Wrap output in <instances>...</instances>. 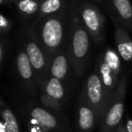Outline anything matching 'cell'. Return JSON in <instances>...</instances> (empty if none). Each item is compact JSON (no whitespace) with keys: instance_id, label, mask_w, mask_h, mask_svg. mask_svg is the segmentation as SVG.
<instances>
[{"instance_id":"6da1fadb","label":"cell","mask_w":132,"mask_h":132,"mask_svg":"<svg viewBox=\"0 0 132 132\" xmlns=\"http://www.w3.org/2000/svg\"><path fill=\"white\" fill-rule=\"evenodd\" d=\"M76 3V0H72L70 8L66 53L76 75L81 76L87 68L90 49V36L78 15Z\"/></svg>"},{"instance_id":"7a4b0ae2","label":"cell","mask_w":132,"mask_h":132,"mask_svg":"<svg viewBox=\"0 0 132 132\" xmlns=\"http://www.w3.org/2000/svg\"><path fill=\"white\" fill-rule=\"evenodd\" d=\"M70 8L59 15L46 17L36 22L37 28L34 29V32L49 61L63 46L66 22L70 15Z\"/></svg>"},{"instance_id":"3957f363","label":"cell","mask_w":132,"mask_h":132,"mask_svg":"<svg viewBox=\"0 0 132 132\" xmlns=\"http://www.w3.org/2000/svg\"><path fill=\"white\" fill-rule=\"evenodd\" d=\"M128 86V76L125 74L119 79L115 90L111 93L101 111L99 119L100 132H112L121 122L124 115L125 98Z\"/></svg>"},{"instance_id":"277c9868","label":"cell","mask_w":132,"mask_h":132,"mask_svg":"<svg viewBox=\"0 0 132 132\" xmlns=\"http://www.w3.org/2000/svg\"><path fill=\"white\" fill-rule=\"evenodd\" d=\"M24 49L35 74L38 90L49 77L50 61L37 41L34 29H28L24 41Z\"/></svg>"},{"instance_id":"5b68a950","label":"cell","mask_w":132,"mask_h":132,"mask_svg":"<svg viewBox=\"0 0 132 132\" xmlns=\"http://www.w3.org/2000/svg\"><path fill=\"white\" fill-rule=\"evenodd\" d=\"M78 15L90 36L98 44L105 41V17L100 8L90 2L76 3Z\"/></svg>"},{"instance_id":"8992f818","label":"cell","mask_w":132,"mask_h":132,"mask_svg":"<svg viewBox=\"0 0 132 132\" xmlns=\"http://www.w3.org/2000/svg\"><path fill=\"white\" fill-rule=\"evenodd\" d=\"M81 98L94 110L99 122L101 111L106 103V97L102 83L96 70L87 78Z\"/></svg>"},{"instance_id":"52a82bcc","label":"cell","mask_w":132,"mask_h":132,"mask_svg":"<svg viewBox=\"0 0 132 132\" xmlns=\"http://www.w3.org/2000/svg\"><path fill=\"white\" fill-rule=\"evenodd\" d=\"M15 63H16L17 73L24 89L27 93L31 94L32 96L36 95L39 90L37 87L36 79H35V74L29 58L23 46H21L18 49Z\"/></svg>"},{"instance_id":"ba28073f","label":"cell","mask_w":132,"mask_h":132,"mask_svg":"<svg viewBox=\"0 0 132 132\" xmlns=\"http://www.w3.org/2000/svg\"><path fill=\"white\" fill-rule=\"evenodd\" d=\"M106 6L117 26L132 32V4L129 0H106Z\"/></svg>"},{"instance_id":"9c48e42d","label":"cell","mask_w":132,"mask_h":132,"mask_svg":"<svg viewBox=\"0 0 132 132\" xmlns=\"http://www.w3.org/2000/svg\"><path fill=\"white\" fill-rule=\"evenodd\" d=\"M28 111L31 119L36 120L49 132H62L63 128L62 124L51 111L46 110L45 108L33 106L29 109Z\"/></svg>"},{"instance_id":"30bf717a","label":"cell","mask_w":132,"mask_h":132,"mask_svg":"<svg viewBox=\"0 0 132 132\" xmlns=\"http://www.w3.org/2000/svg\"><path fill=\"white\" fill-rule=\"evenodd\" d=\"M70 65L71 63L67 53L62 48L52 57L50 61L49 76L56 78L62 82L68 76Z\"/></svg>"},{"instance_id":"8fae6325","label":"cell","mask_w":132,"mask_h":132,"mask_svg":"<svg viewBox=\"0 0 132 132\" xmlns=\"http://www.w3.org/2000/svg\"><path fill=\"white\" fill-rule=\"evenodd\" d=\"M98 124V118L90 105L81 98L78 106L77 127L80 132H92Z\"/></svg>"},{"instance_id":"7c38bea8","label":"cell","mask_w":132,"mask_h":132,"mask_svg":"<svg viewBox=\"0 0 132 132\" xmlns=\"http://www.w3.org/2000/svg\"><path fill=\"white\" fill-rule=\"evenodd\" d=\"M95 70L97 71L101 81L102 83L107 101V100L110 98V96L111 95V93L117 86L119 77L113 73V72L110 70V68L104 62L101 55H100L99 59H98V64L96 65Z\"/></svg>"},{"instance_id":"4fadbf2b","label":"cell","mask_w":132,"mask_h":132,"mask_svg":"<svg viewBox=\"0 0 132 132\" xmlns=\"http://www.w3.org/2000/svg\"><path fill=\"white\" fill-rule=\"evenodd\" d=\"M72 2V0H41L36 22L67 11Z\"/></svg>"},{"instance_id":"5bb4252c","label":"cell","mask_w":132,"mask_h":132,"mask_svg":"<svg viewBox=\"0 0 132 132\" xmlns=\"http://www.w3.org/2000/svg\"><path fill=\"white\" fill-rule=\"evenodd\" d=\"M114 37L119 55L126 62H132V39L128 31L116 24Z\"/></svg>"},{"instance_id":"9a60e30c","label":"cell","mask_w":132,"mask_h":132,"mask_svg":"<svg viewBox=\"0 0 132 132\" xmlns=\"http://www.w3.org/2000/svg\"><path fill=\"white\" fill-rule=\"evenodd\" d=\"M39 92H44L53 99L62 103L65 97V90H64L63 83L60 80L52 77V76H49L48 79L44 81Z\"/></svg>"},{"instance_id":"2e32d148","label":"cell","mask_w":132,"mask_h":132,"mask_svg":"<svg viewBox=\"0 0 132 132\" xmlns=\"http://www.w3.org/2000/svg\"><path fill=\"white\" fill-rule=\"evenodd\" d=\"M0 116L7 132H20L19 124L15 114L0 96Z\"/></svg>"},{"instance_id":"e0dca14e","label":"cell","mask_w":132,"mask_h":132,"mask_svg":"<svg viewBox=\"0 0 132 132\" xmlns=\"http://www.w3.org/2000/svg\"><path fill=\"white\" fill-rule=\"evenodd\" d=\"M23 17L29 18L37 15L41 0H11Z\"/></svg>"},{"instance_id":"ac0fdd59","label":"cell","mask_w":132,"mask_h":132,"mask_svg":"<svg viewBox=\"0 0 132 132\" xmlns=\"http://www.w3.org/2000/svg\"><path fill=\"white\" fill-rule=\"evenodd\" d=\"M104 62L107 63V65L110 68V70L113 72V73L116 76L119 77L120 74L121 64H120V56L119 55L118 52H116L114 49L110 47H108L103 53H101Z\"/></svg>"},{"instance_id":"d6986e66","label":"cell","mask_w":132,"mask_h":132,"mask_svg":"<svg viewBox=\"0 0 132 132\" xmlns=\"http://www.w3.org/2000/svg\"><path fill=\"white\" fill-rule=\"evenodd\" d=\"M40 101L45 109H49L54 111H60L62 109V102L53 99L44 92H40Z\"/></svg>"},{"instance_id":"ffe728a7","label":"cell","mask_w":132,"mask_h":132,"mask_svg":"<svg viewBox=\"0 0 132 132\" xmlns=\"http://www.w3.org/2000/svg\"><path fill=\"white\" fill-rule=\"evenodd\" d=\"M12 23L5 15L0 14V33L7 34L11 30Z\"/></svg>"},{"instance_id":"44dd1931","label":"cell","mask_w":132,"mask_h":132,"mask_svg":"<svg viewBox=\"0 0 132 132\" xmlns=\"http://www.w3.org/2000/svg\"><path fill=\"white\" fill-rule=\"evenodd\" d=\"M28 128L30 132H49L44 127H43L41 124H39L36 120L34 119H29L28 121Z\"/></svg>"},{"instance_id":"7402d4cb","label":"cell","mask_w":132,"mask_h":132,"mask_svg":"<svg viewBox=\"0 0 132 132\" xmlns=\"http://www.w3.org/2000/svg\"><path fill=\"white\" fill-rule=\"evenodd\" d=\"M4 58H5V45H4V43L0 40V70H1L3 62H4Z\"/></svg>"},{"instance_id":"603a6c76","label":"cell","mask_w":132,"mask_h":132,"mask_svg":"<svg viewBox=\"0 0 132 132\" xmlns=\"http://www.w3.org/2000/svg\"><path fill=\"white\" fill-rule=\"evenodd\" d=\"M124 124H125V127H126L127 131H128V132H132V119H130L128 115L126 116Z\"/></svg>"},{"instance_id":"cb8c5ba5","label":"cell","mask_w":132,"mask_h":132,"mask_svg":"<svg viewBox=\"0 0 132 132\" xmlns=\"http://www.w3.org/2000/svg\"><path fill=\"white\" fill-rule=\"evenodd\" d=\"M112 132H128L126 129V127H125V124L124 122H120L115 128Z\"/></svg>"},{"instance_id":"d4e9b609","label":"cell","mask_w":132,"mask_h":132,"mask_svg":"<svg viewBox=\"0 0 132 132\" xmlns=\"http://www.w3.org/2000/svg\"><path fill=\"white\" fill-rule=\"evenodd\" d=\"M0 132H7L6 128V126H5L2 119H0Z\"/></svg>"},{"instance_id":"484cf974","label":"cell","mask_w":132,"mask_h":132,"mask_svg":"<svg viewBox=\"0 0 132 132\" xmlns=\"http://www.w3.org/2000/svg\"><path fill=\"white\" fill-rule=\"evenodd\" d=\"M12 3L11 0H0V5H6V4H10Z\"/></svg>"},{"instance_id":"4316f807","label":"cell","mask_w":132,"mask_h":132,"mask_svg":"<svg viewBox=\"0 0 132 132\" xmlns=\"http://www.w3.org/2000/svg\"><path fill=\"white\" fill-rule=\"evenodd\" d=\"M95 1H97V2H99V3H101V2H102V0H95Z\"/></svg>"}]
</instances>
